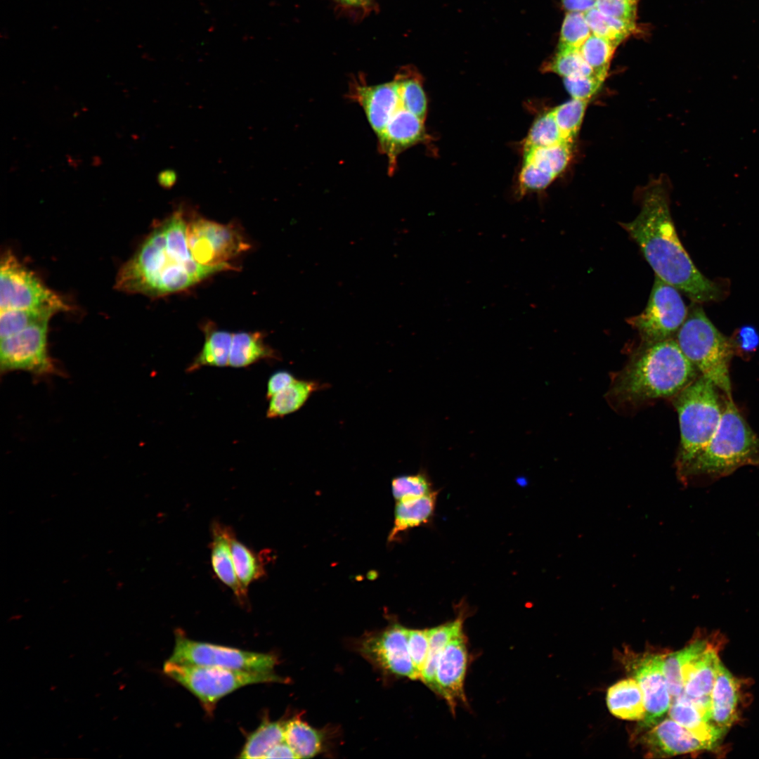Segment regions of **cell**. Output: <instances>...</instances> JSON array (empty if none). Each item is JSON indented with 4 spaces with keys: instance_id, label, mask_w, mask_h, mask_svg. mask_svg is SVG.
<instances>
[{
    "instance_id": "6da1fadb",
    "label": "cell",
    "mask_w": 759,
    "mask_h": 759,
    "mask_svg": "<svg viewBox=\"0 0 759 759\" xmlns=\"http://www.w3.org/2000/svg\"><path fill=\"white\" fill-rule=\"evenodd\" d=\"M621 226L640 247L656 276L697 302L720 298L719 287L696 268L680 242L663 190H648L641 211Z\"/></svg>"
},
{
    "instance_id": "7a4b0ae2",
    "label": "cell",
    "mask_w": 759,
    "mask_h": 759,
    "mask_svg": "<svg viewBox=\"0 0 759 759\" xmlns=\"http://www.w3.org/2000/svg\"><path fill=\"white\" fill-rule=\"evenodd\" d=\"M696 369L674 339L642 344L616 375L611 395L624 403L675 396L696 377Z\"/></svg>"
},
{
    "instance_id": "3957f363",
    "label": "cell",
    "mask_w": 759,
    "mask_h": 759,
    "mask_svg": "<svg viewBox=\"0 0 759 759\" xmlns=\"http://www.w3.org/2000/svg\"><path fill=\"white\" fill-rule=\"evenodd\" d=\"M220 271L183 261L167 248L160 224L120 268L116 287L124 292L160 297L184 290Z\"/></svg>"
},
{
    "instance_id": "277c9868",
    "label": "cell",
    "mask_w": 759,
    "mask_h": 759,
    "mask_svg": "<svg viewBox=\"0 0 759 759\" xmlns=\"http://www.w3.org/2000/svg\"><path fill=\"white\" fill-rule=\"evenodd\" d=\"M759 465V439L727 397L718 427L706 446L677 474L686 485L715 481L739 467Z\"/></svg>"
},
{
    "instance_id": "5b68a950",
    "label": "cell",
    "mask_w": 759,
    "mask_h": 759,
    "mask_svg": "<svg viewBox=\"0 0 759 759\" xmlns=\"http://www.w3.org/2000/svg\"><path fill=\"white\" fill-rule=\"evenodd\" d=\"M716 388L701 375L675 395L680 430L677 474L706 446L718 427L722 411Z\"/></svg>"
},
{
    "instance_id": "8992f818",
    "label": "cell",
    "mask_w": 759,
    "mask_h": 759,
    "mask_svg": "<svg viewBox=\"0 0 759 759\" xmlns=\"http://www.w3.org/2000/svg\"><path fill=\"white\" fill-rule=\"evenodd\" d=\"M675 340L701 375L731 397L729 365L735 350L733 342L715 327L701 307L687 313Z\"/></svg>"
},
{
    "instance_id": "52a82bcc",
    "label": "cell",
    "mask_w": 759,
    "mask_h": 759,
    "mask_svg": "<svg viewBox=\"0 0 759 759\" xmlns=\"http://www.w3.org/2000/svg\"><path fill=\"white\" fill-rule=\"evenodd\" d=\"M163 673L194 694L209 715L226 695L249 685L286 682L273 672H252L217 667L181 664L167 661Z\"/></svg>"
},
{
    "instance_id": "ba28073f",
    "label": "cell",
    "mask_w": 759,
    "mask_h": 759,
    "mask_svg": "<svg viewBox=\"0 0 759 759\" xmlns=\"http://www.w3.org/2000/svg\"><path fill=\"white\" fill-rule=\"evenodd\" d=\"M0 311H51L70 309L69 305L24 266L11 251L5 252L0 266Z\"/></svg>"
},
{
    "instance_id": "9c48e42d",
    "label": "cell",
    "mask_w": 759,
    "mask_h": 759,
    "mask_svg": "<svg viewBox=\"0 0 759 759\" xmlns=\"http://www.w3.org/2000/svg\"><path fill=\"white\" fill-rule=\"evenodd\" d=\"M168 661L252 672H273L278 663L277 658L271 654L197 642L188 638L181 631L176 632L174 650Z\"/></svg>"
},
{
    "instance_id": "30bf717a",
    "label": "cell",
    "mask_w": 759,
    "mask_h": 759,
    "mask_svg": "<svg viewBox=\"0 0 759 759\" xmlns=\"http://www.w3.org/2000/svg\"><path fill=\"white\" fill-rule=\"evenodd\" d=\"M687 316V309L678 290L655 276L645 309L627 322L637 331L645 345L673 339Z\"/></svg>"
},
{
    "instance_id": "8fae6325",
    "label": "cell",
    "mask_w": 759,
    "mask_h": 759,
    "mask_svg": "<svg viewBox=\"0 0 759 759\" xmlns=\"http://www.w3.org/2000/svg\"><path fill=\"white\" fill-rule=\"evenodd\" d=\"M188 246L200 265L230 269L229 261L249 248L247 242L232 225L197 218L187 223Z\"/></svg>"
},
{
    "instance_id": "7c38bea8",
    "label": "cell",
    "mask_w": 759,
    "mask_h": 759,
    "mask_svg": "<svg viewBox=\"0 0 759 759\" xmlns=\"http://www.w3.org/2000/svg\"><path fill=\"white\" fill-rule=\"evenodd\" d=\"M49 320L36 321L12 335L1 338V372L22 370L43 376L57 372L47 349Z\"/></svg>"
},
{
    "instance_id": "4fadbf2b",
    "label": "cell",
    "mask_w": 759,
    "mask_h": 759,
    "mask_svg": "<svg viewBox=\"0 0 759 759\" xmlns=\"http://www.w3.org/2000/svg\"><path fill=\"white\" fill-rule=\"evenodd\" d=\"M664 656L644 654L631 656L627 661V668L643 694L646 711L640 722L641 727L645 729L663 719L672 702L663 669Z\"/></svg>"
},
{
    "instance_id": "5bb4252c",
    "label": "cell",
    "mask_w": 759,
    "mask_h": 759,
    "mask_svg": "<svg viewBox=\"0 0 759 759\" xmlns=\"http://www.w3.org/2000/svg\"><path fill=\"white\" fill-rule=\"evenodd\" d=\"M406 630L399 624H393L365 640L361 650L367 658L394 675L421 680L409 653Z\"/></svg>"
},
{
    "instance_id": "9a60e30c",
    "label": "cell",
    "mask_w": 759,
    "mask_h": 759,
    "mask_svg": "<svg viewBox=\"0 0 759 759\" xmlns=\"http://www.w3.org/2000/svg\"><path fill=\"white\" fill-rule=\"evenodd\" d=\"M463 633L452 640L441 651L436 670L435 692L448 703L454 713L458 701H466L464 682L468 654Z\"/></svg>"
},
{
    "instance_id": "2e32d148",
    "label": "cell",
    "mask_w": 759,
    "mask_h": 759,
    "mask_svg": "<svg viewBox=\"0 0 759 759\" xmlns=\"http://www.w3.org/2000/svg\"><path fill=\"white\" fill-rule=\"evenodd\" d=\"M377 138L379 151L388 159L389 174H393L399 155L425 138L424 120L407 110L401 101Z\"/></svg>"
},
{
    "instance_id": "e0dca14e",
    "label": "cell",
    "mask_w": 759,
    "mask_h": 759,
    "mask_svg": "<svg viewBox=\"0 0 759 759\" xmlns=\"http://www.w3.org/2000/svg\"><path fill=\"white\" fill-rule=\"evenodd\" d=\"M348 97L362 107L376 136L401 103L394 79L373 85L360 79H353L349 85Z\"/></svg>"
},
{
    "instance_id": "ac0fdd59",
    "label": "cell",
    "mask_w": 759,
    "mask_h": 759,
    "mask_svg": "<svg viewBox=\"0 0 759 759\" xmlns=\"http://www.w3.org/2000/svg\"><path fill=\"white\" fill-rule=\"evenodd\" d=\"M646 729L642 742L653 757H669L710 750L705 743L671 718L662 719Z\"/></svg>"
},
{
    "instance_id": "d6986e66",
    "label": "cell",
    "mask_w": 759,
    "mask_h": 759,
    "mask_svg": "<svg viewBox=\"0 0 759 759\" xmlns=\"http://www.w3.org/2000/svg\"><path fill=\"white\" fill-rule=\"evenodd\" d=\"M720 662L717 652L708 647L689 664L683 675V694L711 721V694Z\"/></svg>"
},
{
    "instance_id": "ffe728a7",
    "label": "cell",
    "mask_w": 759,
    "mask_h": 759,
    "mask_svg": "<svg viewBox=\"0 0 759 759\" xmlns=\"http://www.w3.org/2000/svg\"><path fill=\"white\" fill-rule=\"evenodd\" d=\"M233 529L219 521L211 525L210 561L217 578L232 590L241 604L247 602V592L241 586L235 569L232 552Z\"/></svg>"
},
{
    "instance_id": "44dd1931",
    "label": "cell",
    "mask_w": 759,
    "mask_h": 759,
    "mask_svg": "<svg viewBox=\"0 0 759 759\" xmlns=\"http://www.w3.org/2000/svg\"><path fill=\"white\" fill-rule=\"evenodd\" d=\"M739 685L735 677L721 663L711 694V719L725 733L737 718Z\"/></svg>"
},
{
    "instance_id": "7402d4cb",
    "label": "cell",
    "mask_w": 759,
    "mask_h": 759,
    "mask_svg": "<svg viewBox=\"0 0 759 759\" xmlns=\"http://www.w3.org/2000/svg\"><path fill=\"white\" fill-rule=\"evenodd\" d=\"M670 718L713 749L725 733L708 719L683 693L672 699Z\"/></svg>"
},
{
    "instance_id": "603a6c76",
    "label": "cell",
    "mask_w": 759,
    "mask_h": 759,
    "mask_svg": "<svg viewBox=\"0 0 759 759\" xmlns=\"http://www.w3.org/2000/svg\"><path fill=\"white\" fill-rule=\"evenodd\" d=\"M606 703L609 711L618 718L642 721L644 718L643 694L632 677L611 686L607 691Z\"/></svg>"
},
{
    "instance_id": "cb8c5ba5",
    "label": "cell",
    "mask_w": 759,
    "mask_h": 759,
    "mask_svg": "<svg viewBox=\"0 0 759 759\" xmlns=\"http://www.w3.org/2000/svg\"><path fill=\"white\" fill-rule=\"evenodd\" d=\"M436 500V493L432 491L418 498L396 501L389 541L394 540L401 532L427 523L433 515Z\"/></svg>"
},
{
    "instance_id": "d4e9b609",
    "label": "cell",
    "mask_w": 759,
    "mask_h": 759,
    "mask_svg": "<svg viewBox=\"0 0 759 759\" xmlns=\"http://www.w3.org/2000/svg\"><path fill=\"white\" fill-rule=\"evenodd\" d=\"M231 552L238 580L242 588L248 592L252 583L266 575L271 551L256 552L240 542L234 534L231 538Z\"/></svg>"
},
{
    "instance_id": "484cf974",
    "label": "cell",
    "mask_w": 759,
    "mask_h": 759,
    "mask_svg": "<svg viewBox=\"0 0 759 759\" xmlns=\"http://www.w3.org/2000/svg\"><path fill=\"white\" fill-rule=\"evenodd\" d=\"M275 351L265 344L259 332L233 334L228 365L244 368L264 359H278Z\"/></svg>"
},
{
    "instance_id": "4316f807",
    "label": "cell",
    "mask_w": 759,
    "mask_h": 759,
    "mask_svg": "<svg viewBox=\"0 0 759 759\" xmlns=\"http://www.w3.org/2000/svg\"><path fill=\"white\" fill-rule=\"evenodd\" d=\"M464 618L460 614L453 621L428 629L429 651L421 680L435 690V675L440 654L445 647L462 632Z\"/></svg>"
},
{
    "instance_id": "83f0119b",
    "label": "cell",
    "mask_w": 759,
    "mask_h": 759,
    "mask_svg": "<svg viewBox=\"0 0 759 759\" xmlns=\"http://www.w3.org/2000/svg\"><path fill=\"white\" fill-rule=\"evenodd\" d=\"M204 331V345L188 367V372L195 371L202 366L223 367L228 365L233 334L209 325L206 326Z\"/></svg>"
},
{
    "instance_id": "f1b7e54d",
    "label": "cell",
    "mask_w": 759,
    "mask_h": 759,
    "mask_svg": "<svg viewBox=\"0 0 759 759\" xmlns=\"http://www.w3.org/2000/svg\"><path fill=\"white\" fill-rule=\"evenodd\" d=\"M705 640H696L685 648L664 656L663 673L672 699L683 693L684 673L689 664L707 648Z\"/></svg>"
},
{
    "instance_id": "f546056e",
    "label": "cell",
    "mask_w": 759,
    "mask_h": 759,
    "mask_svg": "<svg viewBox=\"0 0 759 759\" xmlns=\"http://www.w3.org/2000/svg\"><path fill=\"white\" fill-rule=\"evenodd\" d=\"M320 389L317 382L296 379L270 398L266 417H281L298 410Z\"/></svg>"
},
{
    "instance_id": "4dcf8cb0",
    "label": "cell",
    "mask_w": 759,
    "mask_h": 759,
    "mask_svg": "<svg viewBox=\"0 0 759 759\" xmlns=\"http://www.w3.org/2000/svg\"><path fill=\"white\" fill-rule=\"evenodd\" d=\"M285 741L298 758H309L321 751L323 736L321 732L297 717L285 723Z\"/></svg>"
},
{
    "instance_id": "1f68e13d",
    "label": "cell",
    "mask_w": 759,
    "mask_h": 759,
    "mask_svg": "<svg viewBox=\"0 0 759 759\" xmlns=\"http://www.w3.org/2000/svg\"><path fill=\"white\" fill-rule=\"evenodd\" d=\"M285 741V723L263 720L260 726L248 736L239 758H264L277 744Z\"/></svg>"
},
{
    "instance_id": "d6a6232c",
    "label": "cell",
    "mask_w": 759,
    "mask_h": 759,
    "mask_svg": "<svg viewBox=\"0 0 759 759\" xmlns=\"http://www.w3.org/2000/svg\"><path fill=\"white\" fill-rule=\"evenodd\" d=\"M401 100L404 107L424 121L427 100L420 79L410 69H401L394 76Z\"/></svg>"
},
{
    "instance_id": "836d02e7",
    "label": "cell",
    "mask_w": 759,
    "mask_h": 759,
    "mask_svg": "<svg viewBox=\"0 0 759 759\" xmlns=\"http://www.w3.org/2000/svg\"><path fill=\"white\" fill-rule=\"evenodd\" d=\"M592 34L604 38L615 46L635 30V22L625 21L602 13L596 7L584 13Z\"/></svg>"
},
{
    "instance_id": "e575fe53",
    "label": "cell",
    "mask_w": 759,
    "mask_h": 759,
    "mask_svg": "<svg viewBox=\"0 0 759 759\" xmlns=\"http://www.w3.org/2000/svg\"><path fill=\"white\" fill-rule=\"evenodd\" d=\"M572 143L562 142L551 146L537 148L524 153L525 162H531L544 170L558 176L571 157Z\"/></svg>"
},
{
    "instance_id": "d590c367",
    "label": "cell",
    "mask_w": 759,
    "mask_h": 759,
    "mask_svg": "<svg viewBox=\"0 0 759 759\" xmlns=\"http://www.w3.org/2000/svg\"><path fill=\"white\" fill-rule=\"evenodd\" d=\"M616 47L604 38L592 34L579 50L583 59L592 69L594 75L604 81Z\"/></svg>"
},
{
    "instance_id": "8d00e7d4",
    "label": "cell",
    "mask_w": 759,
    "mask_h": 759,
    "mask_svg": "<svg viewBox=\"0 0 759 759\" xmlns=\"http://www.w3.org/2000/svg\"><path fill=\"white\" fill-rule=\"evenodd\" d=\"M588 102L572 98L552 110L566 141L573 143L582 124Z\"/></svg>"
},
{
    "instance_id": "74e56055",
    "label": "cell",
    "mask_w": 759,
    "mask_h": 759,
    "mask_svg": "<svg viewBox=\"0 0 759 759\" xmlns=\"http://www.w3.org/2000/svg\"><path fill=\"white\" fill-rule=\"evenodd\" d=\"M562 142L567 141L564 140L550 111L534 122L526 138L524 151L525 153L534 148L551 146Z\"/></svg>"
},
{
    "instance_id": "f35d334b",
    "label": "cell",
    "mask_w": 759,
    "mask_h": 759,
    "mask_svg": "<svg viewBox=\"0 0 759 759\" xmlns=\"http://www.w3.org/2000/svg\"><path fill=\"white\" fill-rule=\"evenodd\" d=\"M546 68L563 78L594 74L580 50L573 48H558L557 52Z\"/></svg>"
},
{
    "instance_id": "ab89813d",
    "label": "cell",
    "mask_w": 759,
    "mask_h": 759,
    "mask_svg": "<svg viewBox=\"0 0 759 759\" xmlns=\"http://www.w3.org/2000/svg\"><path fill=\"white\" fill-rule=\"evenodd\" d=\"M591 34L584 13L568 12L562 23L558 48L579 49Z\"/></svg>"
},
{
    "instance_id": "60d3db41",
    "label": "cell",
    "mask_w": 759,
    "mask_h": 759,
    "mask_svg": "<svg viewBox=\"0 0 759 759\" xmlns=\"http://www.w3.org/2000/svg\"><path fill=\"white\" fill-rule=\"evenodd\" d=\"M391 486L396 501L418 498L433 491L428 477L422 472L396 476L391 480Z\"/></svg>"
},
{
    "instance_id": "b9f144b4",
    "label": "cell",
    "mask_w": 759,
    "mask_h": 759,
    "mask_svg": "<svg viewBox=\"0 0 759 759\" xmlns=\"http://www.w3.org/2000/svg\"><path fill=\"white\" fill-rule=\"evenodd\" d=\"M51 311L9 310L0 311V337L4 338L22 330L29 325L44 319L50 320Z\"/></svg>"
},
{
    "instance_id": "7bdbcfd3",
    "label": "cell",
    "mask_w": 759,
    "mask_h": 759,
    "mask_svg": "<svg viewBox=\"0 0 759 759\" xmlns=\"http://www.w3.org/2000/svg\"><path fill=\"white\" fill-rule=\"evenodd\" d=\"M556 176L531 162H524L519 175L521 193L545 188Z\"/></svg>"
},
{
    "instance_id": "ee69618b",
    "label": "cell",
    "mask_w": 759,
    "mask_h": 759,
    "mask_svg": "<svg viewBox=\"0 0 759 759\" xmlns=\"http://www.w3.org/2000/svg\"><path fill=\"white\" fill-rule=\"evenodd\" d=\"M408 646L413 665L422 677L429 651L428 629H407Z\"/></svg>"
},
{
    "instance_id": "f6af8a7d",
    "label": "cell",
    "mask_w": 759,
    "mask_h": 759,
    "mask_svg": "<svg viewBox=\"0 0 759 759\" xmlns=\"http://www.w3.org/2000/svg\"><path fill=\"white\" fill-rule=\"evenodd\" d=\"M604 81L595 75L564 78V86L572 98L590 100Z\"/></svg>"
},
{
    "instance_id": "bcb514c9",
    "label": "cell",
    "mask_w": 759,
    "mask_h": 759,
    "mask_svg": "<svg viewBox=\"0 0 759 759\" xmlns=\"http://www.w3.org/2000/svg\"><path fill=\"white\" fill-rule=\"evenodd\" d=\"M637 5V0H596L595 7L607 16L635 22Z\"/></svg>"
},
{
    "instance_id": "7dc6e473",
    "label": "cell",
    "mask_w": 759,
    "mask_h": 759,
    "mask_svg": "<svg viewBox=\"0 0 759 759\" xmlns=\"http://www.w3.org/2000/svg\"><path fill=\"white\" fill-rule=\"evenodd\" d=\"M296 379L294 375L287 370H279L274 372L268 381L266 398H271Z\"/></svg>"
},
{
    "instance_id": "c3c4849f",
    "label": "cell",
    "mask_w": 759,
    "mask_h": 759,
    "mask_svg": "<svg viewBox=\"0 0 759 759\" xmlns=\"http://www.w3.org/2000/svg\"><path fill=\"white\" fill-rule=\"evenodd\" d=\"M737 343L741 351L753 352L759 345V335L751 326L742 327L738 332Z\"/></svg>"
},
{
    "instance_id": "681fc988",
    "label": "cell",
    "mask_w": 759,
    "mask_h": 759,
    "mask_svg": "<svg viewBox=\"0 0 759 759\" xmlns=\"http://www.w3.org/2000/svg\"><path fill=\"white\" fill-rule=\"evenodd\" d=\"M568 12L586 13L595 7L596 0H562Z\"/></svg>"
},
{
    "instance_id": "f907efd6",
    "label": "cell",
    "mask_w": 759,
    "mask_h": 759,
    "mask_svg": "<svg viewBox=\"0 0 759 759\" xmlns=\"http://www.w3.org/2000/svg\"><path fill=\"white\" fill-rule=\"evenodd\" d=\"M264 758H298V757L285 741L271 748Z\"/></svg>"
},
{
    "instance_id": "816d5d0a",
    "label": "cell",
    "mask_w": 759,
    "mask_h": 759,
    "mask_svg": "<svg viewBox=\"0 0 759 759\" xmlns=\"http://www.w3.org/2000/svg\"><path fill=\"white\" fill-rule=\"evenodd\" d=\"M157 180L162 186L168 188L175 183L176 174L171 170H165L158 175Z\"/></svg>"
},
{
    "instance_id": "f5cc1de1",
    "label": "cell",
    "mask_w": 759,
    "mask_h": 759,
    "mask_svg": "<svg viewBox=\"0 0 759 759\" xmlns=\"http://www.w3.org/2000/svg\"><path fill=\"white\" fill-rule=\"evenodd\" d=\"M344 6L366 8L371 6L374 0H335Z\"/></svg>"
}]
</instances>
